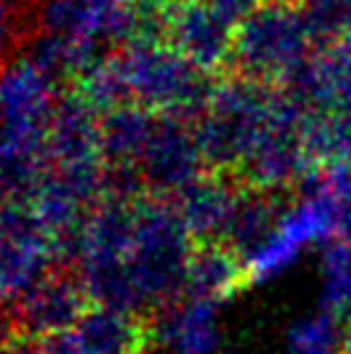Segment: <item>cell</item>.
<instances>
[{"instance_id":"cell-1","label":"cell","mask_w":351,"mask_h":354,"mask_svg":"<svg viewBox=\"0 0 351 354\" xmlns=\"http://www.w3.org/2000/svg\"><path fill=\"white\" fill-rule=\"evenodd\" d=\"M196 241L173 202L140 197L135 202V233L127 251V269L142 313L163 310L186 295V274Z\"/></svg>"},{"instance_id":"cell-2","label":"cell","mask_w":351,"mask_h":354,"mask_svg":"<svg viewBox=\"0 0 351 354\" xmlns=\"http://www.w3.org/2000/svg\"><path fill=\"white\" fill-rule=\"evenodd\" d=\"M318 55L303 3L269 0L235 29L227 75L287 88Z\"/></svg>"},{"instance_id":"cell-3","label":"cell","mask_w":351,"mask_h":354,"mask_svg":"<svg viewBox=\"0 0 351 354\" xmlns=\"http://www.w3.org/2000/svg\"><path fill=\"white\" fill-rule=\"evenodd\" d=\"M279 93L282 88L258 86L238 75L217 78L205 114L196 119L209 171L238 178L272 124Z\"/></svg>"},{"instance_id":"cell-4","label":"cell","mask_w":351,"mask_h":354,"mask_svg":"<svg viewBox=\"0 0 351 354\" xmlns=\"http://www.w3.org/2000/svg\"><path fill=\"white\" fill-rule=\"evenodd\" d=\"M132 104L158 117L196 119L205 114L215 83L166 41H137L119 52Z\"/></svg>"},{"instance_id":"cell-5","label":"cell","mask_w":351,"mask_h":354,"mask_svg":"<svg viewBox=\"0 0 351 354\" xmlns=\"http://www.w3.org/2000/svg\"><path fill=\"white\" fill-rule=\"evenodd\" d=\"M207 171L209 166L196 135V122L178 117H155L137 168L147 197L173 202Z\"/></svg>"},{"instance_id":"cell-6","label":"cell","mask_w":351,"mask_h":354,"mask_svg":"<svg viewBox=\"0 0 351 354\" xmlns=\"http://www.w3.org/2000/svg\"><path fill=\"white\" fill-rule=\"evenodd\" d=\"M325 238H336V230H333L328 202L321 194L318 178H315L303 189V197L284 209V215L279 217L269 241L248 261L245 266L248 282H263L269 277L279 274L292 261H297V256L303 254L305 248L321 243Z\"/></svg>"},{"instance_id":"cell-7","label":"cell","mask_w":351,"mask_h":354,"mask_svg":"<svg viewBox=\"0 0 351 354\" xmlns=\"http://www.w3.org/2000/svg\"><path fill=\"white\" fill-rule=\"evenodd\" d=\"M166 44L209 78L227 75L235 26L205 0H178L166 13Z\"/></svg>"},{"instance_id":"cell-8","label":"cell","mask_w":351,"mask_h":354,"mask_svg":"<svg viewBox=\"0 0 351 354\" xmlns=\"http://www.w3.org/2000/svg\"><path fill=\"white\" fill-rule=\"evenodd\" d=\"M88 308L91 300L78 277L52 272L19 297L16 324L21 334L49 342L57 336H68Z\"/></svg>"},{"instance_id":"cell-9","label":"cell","mask_w":351,"mask_h":354,"mask_svg":"<svg viewBox=\"0 0 351 354\" xmlns=\"http://www.w3.org/2000/svg\"><path fill=\"white\" fill-rule=\"evenodd\" d=\"M101 119L104 117L80 91L65 93L62 99L55 101L47 124V140H44L49 163H55V168L104 163Z\"/></svg>"},{"instance_id":"cell-10","label":"cell","mask_w":351,"mask_h":354,"mask_svg":"<svg viewBox=\"0 0 351 354\" xmlns=\"http://www.w3.org/2000/svg\"><path fill=\"white\" fill-rule=\"evenodd\" d=\"M240 192L243 184L238 178L207 171L173 199V207L196 243H222Z\"/></svg>"},{"instance_id":"cell-11","label":"cell","mask_w":351,"mask_h":354,"mask_svg":"<svg viewBox=\"0 0 351 354\" xmlns=\"http://www.w3.org/2000/svg\"><path fill=\"white\" fill-rule=\"evenodd\" d=\"M150 334L142 315L91 305L68 339L75 354H142Z\"/></svg>"},{"instance_id":"cell-12","label":"cell","mask_w":351,"mask_h":354,"mask_svg":"<svg viewBox=\"0 0 351 354\" xmlns=\"http://www.w3.org/2000/svg\"><path fill=\"white\" fill-rule=\"evenodd\" d=\"M284 199H287V194L243 187L222 243L230 248L245 266H248V261L261 251L263 243H266L269 236L274 233L279 217H282L284 209H287Z\"/></svg>"},{"instance_id":"cell-13","label":"cell","mask_w":351,"mask_h":354,"mask_svg":"<svg viewBox=\"0 0 351 354\" xmlns=\"http://www.w3.org/2000/svg\"><path fill=\"white\" fill-rule=\"evenodd\" d=\"M158 336L173 354H215V303L186 297L163 308Z\"/></svg>"},{"instance_id":"cell-14","label":"cell","mask_w":351,"mask_h":354,"mask_svg":"<svg viewBox=\"0 0 351 354\" xmlns=\"http://www.w3.org/2000/svg\"><path fill=\"white\" fill-rule=\"evenodd\" d=\"M245 282V264L225 243H196L186 274V297L217 303L240 290Z\"/></svg>"},{"instance_id":"cell-15","label":"cell","mask_w":351,"mask_h":354,"mask_svg":"<svg viewBox=\"0 0 351 354\" xmlns=\"http://www.w3.org/2000/svg\"><path fill=\"white\" fill-rule=\"evenodd\" d=\"M343 334L341 318L323 308L321 313L307 315L290 328L287 344L290 354H341Z\"/></svg>"},{"instance_id":"cell-16","label":"cell","mask_w":351,"mask_h":354,"mask_svg":"<svg viewBox=\"0 0 351 354\" xmlns=\"http://www.w3.org/2000/svg\"><path fill=\"white\" fill-rule=\"evenodd\" d=\"M303 10L318 50H331L351 26V0H303Z\"/></svg>"},{"instance_id":"cell-17","label":"cell","mask_w":351,"mask_h":354,"mask_svg":"<svg viewBox=\"0 0 351 354\" xmlns=\"http://www.w3.org/2000/svg\"><path fill=\"white\" fill-rule=\"evenodd\" d=\"M318 189L328 202L336 241L351 243V166H331L318 176Z\"/></svg>"},{"instance_id":"cell-18","label":"cell","mask_w":351,"mask_h":354,"mask_svg":"<svg viewBox=\"0 0 351 354\" xmlns=\"http://www.w3.org/2000/svg\"><path fill=\"white\" fill-rule=\"evenodd\" d=\"M19 21L16 0H0V78L10 70V55L19 47Z\"/></svg>"},{"instance_id":"cell-19","label":"cell","mask_w":351,"mask_h":354,"mask_svg":"<svg viewBox=\"0 0 351 354\" xmlns=\"http://www.w3.org/2000/svg\"><path fill=\"white\" fill-rule=\"evenodd\" d=\"M205 3L209 8H215L225 21H230L235 29H238L251 13H256L269 0H205Z\"/></svg>"},{"instance_id":"cell-20","label":"cell","mask_w":351,"mask_h":354,"mask_svg":"<svg viewBox=\"0 0 351 354\" xmlns=\"http://www.w3.org/2000/svg\"><path fill=\"white\" fill-rule=\"evenodd\" d=\"M341 354H351V324L346 328V334H343V346H341Z\"/></svg>"}]
</instances>
